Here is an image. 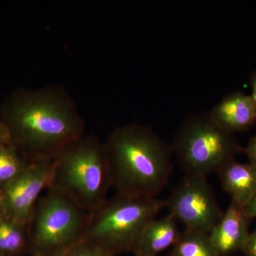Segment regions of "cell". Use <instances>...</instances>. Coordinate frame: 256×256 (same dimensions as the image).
<instances>
[{"instance_id": "cell-1", "label": "cell", "mask_w": 256, "mask_h": 256, "mask_svg": "<svg viewBox=\"0 0 256 256\" xmlns=\"http://www.w3.org/2000/svg\"><path fill=\"white\" fill-rule=\"evenodd\" d=\"M1 112L12 144L28 162L52 159L85 131L75 100L60 86L18 90L5 101Z\"/></svg>"}, {"instance_id": "cell-2", "label": "cell", "mask_w": 256, "mask_h": 256, "mask_svg": "<svg viewBox=\"0 0 256 256\" xmlns=\"http://www.w3.org/2000/svg\"><path fill=\"white\" fill-rule=\"evenodd\" d=\"M111 188L117 193L156 197L172 172L170 144L148 126L116 128L106 142Z\"/></svg>"}, {"instance_id": "cell-3", "label": "cell", "mask_w": 256, "mask_h": 256, "mask_svg": "<svg viewBox=\"0 0 256 256\" xmlns=\"http://www.w3.org/2000/svg\"><path fill=\"white\" fill-rule=\"evenodd\" d=\"M50 190L89 214L106 201L111 188L104 142L92 136L74 140L52 156Z\"/></svg>"}, {"instance_id": "cell-4", "label": "cell", "mask_w": 256, "mask_h": 256, "mask_svg": "<svg viewBox=\"0 0 256 256\" xmlns=\"http://www.w3.org/2000/svg\"><path fill=\"white\" fill-rule=\"evenodd\" d=\"M166 202L156 197L117 193L88 215L82 240L116 256L134 252L146 226Z\"/></svg>"}, {"instance_id": "cell-5", "label": "cell", "mask_w": 256, "mask_h": 256, "mask_svg": "<svg viewBox=\"0 0 256 256\" xmlns=\"http://www.w3.org/2000/svg\"><path fill=\"white\" fill-rule=\"evenodd\" d=\"M88 215L67 197L47 188L26 224L32 256H63L82 240Z\"/></svg>"}, {"instance_id": "cell-6", "label": "cell", "mask_w": 256, "mask_h": 256, "mask_svg": "<svg viewBox=\"0 0 256 256\" xmlns=\"http://www.w3.org/2000/svg\"><path fill=\"white\" fill-rule=\"evenodd\" d=\"M171 146L186 174L206 176L217 172L229 158L244 152L234 133L215 124L208 114L186 118Z\"/></svg>"}, {"instance_id": "cell-7", "label": "cell", "mask_w": 256, "mask_h": 256, "mask_svg": "<svg viewBox=\"0 0 256 256\" xmlns=\"http://www.w3.org/2000/svg\"><path fill=\"white\" fill-rule=\"evenodd\" d=\"M165 202L170 214L186 229L208 234L224 213L203 175L185 174Z\"/></svg>"}, {"instance_id": "cell-8", "label": "cell", "mask_w": 256, "mask_h": 256, "mask_svg": "<svg viewBox=\"0 0 256 256\" xmlns=\"http://www.w3.org/2000/svg\"><path fill=\"white\" fill-rule=\"evenodd\" d=\"M50 159L30 162L22 174L0 190L3 216L26 225L42 192L50 186Z\"/></svg>"}, {"instance_id": "cell-9", "label": "cell", "mask_w": 256, "mask_h": 256, "mask_svg": "<svg viewBox=\"0 0 256 256\" xmlns=\"http://www.w3.org/2000/svg\"><path fill=\"white\" fill-rule=\"evenodd\" d=\"M250 218L244 207L233 201L208 234L217 256H230L242 252L249 234Z\"/></svg>"}, {"instance_id": "cell-10", "label": "cell", "mask_w": 256, "mask_h": 256, "mask_svg": "<svg viewBox=\"0 0 256 256\" xmlns=\"http://www.w3.org/2000/svg\"><path fill=\"white\" fill-rule=\"evenodd\" d=\"M208 114L228 132H244L255 124L256 108L250 95L236 92L224 97Z\"/></svg>"}, {"instance_id": "cell-11", "label": "cell", "mask_w": 256, "mask_h": 256, "mask_svg": "<svg viewBox=\"0 0 256 256\" xmlns=\"http://www.w3.org/2000/svg\"><path fill=\"white\" fill-rule=\"evenodd\" d=\"M222 188L230 194L232 201L244 206L256 194V169L250 163L229 158L216 172Z\"/></svg>"}, {"instance_id": "cell-12", "label": "cell", "mask_w": 256, "mask_h": 256, "mask_svg": "<svg viewBox=\"0 0 256 256\" xmlns=\"http://www.w3.org/2000/svg\"><path fill=\"white\" fill-rule=\"evenodd\" d=\"M181 234L172 215L154 218L143 230L133 254L134 256H158L174 246Z\"/></svg>"}, {"instance_id": "cell-13", "label": "cell", "mask_w": 256, "mask_h": 256, "mask_svg": "<svg viewBox=\"0 0 256 256\" xmlns=\"http://www.w3.org/2000/svg\"><path fill=\"white\" fill-rule=\"evenodd\" d=\"M28 246L26 225L4 217L0 222V256H18Z\"/></svg>"}, {"instance_id": "cell-14", "label": "cell", "mask_w": 256, "mask_h": 256, "mask_svg": "<svg viewBox=\"0 0 256 256\" xmlns=\"http://www.w3.org/2000/svg\"><path fill=\"white\" fill-rule=\"evenodd\" d=\"M168 256H217L208 234L186 229Z\"/></svg>"}, {"instance_id": "cell-15", "label": "cell", "mask_w": 256, "mask_h": 256, "mask_svg": "<svg viewBox=\"0 0 256 256\" xmlns=\"http://www.w3.org/2000/svg\"><path fill=\"white\" fill-rule=\"evenodd\" d=\"M26 162L13 144L0 148V190L28 168Z\"/></svg>"}, {"instance_id": "cell-16", "label": "cell", "mask_w": 256, "mask_h": 256, "mask_svg": "<svg viewBox=\"0 0 256 256\" xmlns=\"http://www.w3.org/2000/svg\"><path fill=\"white\" fill-rule=\"evenodd\" d=\"M62 256H114L98 246L80 240Z\"/></svg>"}, {"instance_id": "cell-17", "label": "cell", "mask_w": 256, "mask_h": 256, "mask_svg": "<svg viewBox=\"0 0 256 256\" xmlns=\"http://www.w3.org/2000/svg\"><path fill=\"white\" fill-rule=\"evenodd\" d=\"M242 252L245 256H256V229L249 234Z\"/></svg>"}, {"instance_id": "cell-18", "label": "cell", "mask_w": 256, "mask_h": 256, "mask_svg": "<svg viewBox=\"0 0 256 256\" xmlns=\"http://www.w3.org/2000/svg\"><path fill=\"white\" fill-rule=\"evenodd\" d=\"M244 152L248 158L249 163L256 169V136L250 140L247 148L244 149Z\"/></svg>"}, {"instance_id": "cell-19", "label": "cell", "mask_w": 256, "mask_h": 256, "mask_svg": "<svg viewBox=\"0 0 256 256\" xmlns=\"http://www.w3.org/2000/svg\"><path fill=\"white\" fill-rule=\"evenodd\" d=\"M12 144L11 136L6 124L0 121V148Z\"/></svg>"}, {"instance_id": "cell-20", "label": "cell", "mask_w": 256, "mask_h": 256, "mask_svg": "<svg viewBox=\"0 0 256 256\" xmlns=\"http://www.w3.org/2000/svg\"><path fill=\"white\" fill-rule=\"evenodd\" d=\"M244 207L246 214L250 220L256 218V194Z\"/></svg>"}, {"instance_id": "cell-21", "label": "cell", "mask_w": 256, "mask_h": 256, "mask_svg": "<svg viewBox=\"0 0 256 256\" xmlns=\"http://www.w3.org/2000/svg\"><path fill=\"white\" fill-rule=\"evenodd\" d=\"M250 84L252 89V94H250V96H252V101H254L256 108V70L250 76Z\"/></svg>"}, {"instance_id": "cell-22", "label": "cell", "mask_w": 256, "mask_h": 256, "mask_svg": "<svg viewBox=\"0 0 256 256\" xmlns=\"http://www.w3.org/2000/svg\"><path fill=\"white\" fill-rule=\"evenodd\" d=\"M1 194H0V206H1ZM3 218H4V216H3L1 208H0V222H1Z\"/></svg>"}, {"instance_id": "cell-23", "label": "cell", "mask_w": 256, "mask_h": 256, "mask_svg": "<svg viewBox=\"0 0 256 256\" xmlns=\"http://www.w3.org/2000/svg\"></svg>"}]
</instances>
